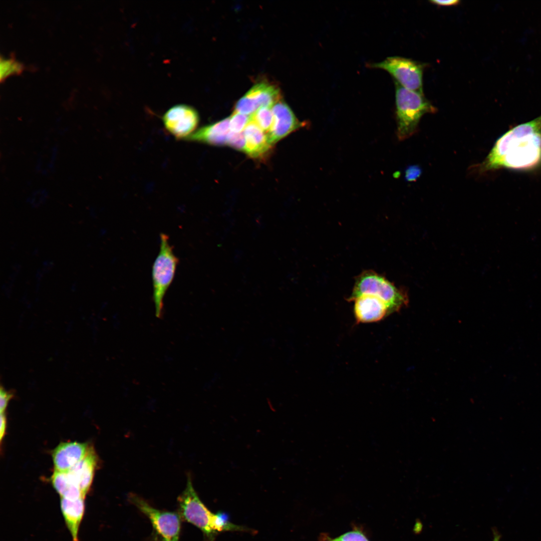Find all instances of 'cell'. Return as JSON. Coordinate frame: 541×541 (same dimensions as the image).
<instances>
[{
  "instance_id": "cell-1",
  "label": "cell",
  "mask_w": 541,
  "mask_h": 541,
  "mask_svg": "<svg viewBox=\"0 0 541 541\" xmlns=\"http://www.w3.org/2000/svg\"><path fill=\"white\" fill-rule=\"evenodd\" d=\"M541 164V115L510 129L495 142L480 165L481 172L529 170Z\"/></svg>"
},
{
  "instance_id": "cell-2",
  "label": "cell",
  "mask_w": 541,
  "mask_h": 541,
  "mask_svg": "<svg viewBox=\"0 0 541 541\" xmlns=\"http://www.w3.org/2000/svg\"><path fill=\"white\" fill-rule=\"evenodd\" d=\"M395 84L397 135L400 140L406 139L416 131L421 118L425 114L436 112V108L424 94Z\"/></svg>"
},
{
  "instance_id": "cell-3",
  "label": "cell",
  "mask_w": 541,
  "mask_h": 541,
  "mask_svg": "<svg viewBox=\"0 0 541 541\" xmlns=\"http://www.w3.org/2000/svg\"><path fill=\"white\" fill-rule=\"evenodd\" d=\"M363 295H371L380 298L386 304L388 315L398 312L407 305L408 297L384 277L372 270H367L358 276L355 281L349 301Z\"/></svg>"
},
{
  "instance_id": "cell-4",
  "label": "cell",
  "mask_w": 541,
  "mask_h": 541,
  "mask_svg": "<svg viewBox=\"0 0 541 541\" xmlns=\"http://www.w3.org/2000/svg\"><path fill=\"white\" fill-rule=\"evenodd\" d=\"M160 244L152 271L153 299L158 318L163 315L164 297L173 281L179 262L167 235L161 233Z\"/></svg>"
},
{
  "instance_id": "cell-5",
  "label": "cell",
  "mask_w": 541,
  "mask_h": 541,
  "mask_svg": "<svg viewBox=\"0 0 541 541\" xmlns=\"http://www.w3.org/2000/svg\"><path fill=\"white\" fill-rule=\"evenodd\" d=\"M177 501L181 518L200 529L207 541H215L217 534L214 527L215 513L211 512L201 501L194 489L189 474L185 488Z\"/></svg>"
},
{
  "instance_id": "cell-6",
  "label": "cell",
  "mask_w": 541,
  "mask_h": 541,
  "mask_svg": "<svg viewBox=\"0 0 541 541\" xmlns=\"http://www.w3.org/2000/svg\"><path fill=\"white\" fill-rule=\"evenodd\" d=\"M428 64L411 59L399 57H389L383 61L369 64L371 68L387 71L402 87L423 94V76Z\"/></svg>"
},
{
  "instance_id": "cell-7",
  "label": "cell",
  "mask_w": 541,
  "mask_h": 541,
  "mask_svg": "<svg viewBox=\"0 0 541 541\" xmlns=\"http://www.w3.org/2000/svg\"><path fill=\"white\" fill-rule=\"evenodd\" d=\"M128 500L148 518L159 541H179L181 521L179 514L154 508L134 493L128 495Z\"/></svg>"
},
{
  "instance_id": "cell-8",
  "label": "cell",
  "mask_w": 541,
  "mask_h": 541,
  "mask_svg": "<svg viewBox=\"0 0 541 541\" xmlns=\"http://www.w3.org/2000/svg\"><path fill=\"white\" fill-rule=\"evenodd\" d=\"M199 115L191 106L179 104L168 109L162 117L165 128L178 140H186L199 122Z\"/></svg>"
},
{
  "instance_id": "cell-9",
  "label": "cell",
  "mask_w": 541,
  "mask_h": 541,
  "mask_svg": "<svg viewBox=\"0 0 541 541\" xmlns=\"http://www.w3.org/2000/svg\"><path fill=\"white\" fill-rule=\"evenodd\" d=\"M273 123L267 134L268 140L273 145L292 132L308 125L300 122L285 102L279 101L272 107Z\"/></svg>"
},
{
  "instance_id": "cell-10",
  "label": "cell",
  "mask_w": 541,
  "mask_h": 541,
  "mask_svg": "<svg viewBox=\"0 0 541 541\" xmlns=\"http://www.w3.org/2000/svg\"><path fill=\"white\" fill-rule=\"evenodd\" d=\"M90 447L87 443H61L52 452L55 470L68 471L87 455Z\"/></svg>"
},
{
  "instance_id": "cell-11",
  "label": "cell",
  "mask_w": 541,
  "mask_h": 541,
  "mask_svg": "<svg viewBox=\"0 0 541 541\" xmlns=\"http://www.w3.org/2000/svg\"><path fill=\"white\" fill-rule=\"evenodd\" d=\"M353 301H354V316L357 323L377 322L389 315L386 304L375 296L363 295Z\"/></svg>"
},
{
  "instance_id": "cell-12",
  "label": "cell",
  "mask_w": 541,
  "mask_h": 541,
  "mask_svg": "<svg viewBox=\"0 0 541 541\" xmlns=\"http://www.w3.org/2000/svg\"><path fill=\"white\" fill-rule=\"evenodd\" d=\"M97 463V456L90 446L87 455L68 471L73 482L85 497L90 489Z\"/></svg>"
},
{
  "instance_id": "cell-13",
  "label": "cell",
  "mask_w": 541,
  "mask_h": 541,
  "mask_svg": "<svg viewBox=\"0 0 541 541\" xmlns=\"http://www.w3.org/2000/svg\"><path fill=\"white\" fill-rule=\"evenodd\" d=\"M229 122V117H227L214 123L201 127L186 140L211 145H226L230 132Z\"/></svg>"
},
{
  "instance_id": "cell-14",
  "label": "cell",
  "mask_w": 541,
  "mask_h": 541,
  "mask_svg": "<svg viewBox=\"0 0 541 541\" xmlns=\"http://www.w3.org/2000/svg\"><path fill=\"white\" fill-rule=\"evenodd\" d=\"M245 140L244 152L249 156L260 158L266 155L272 147L267 134L250 120L243 130Z\"/></svg>"
},
{
  "instance_id": "cell-15",
  "label": "cell",
  "mask_w": 541,
  "mask_h": 541,
  "mask_svg": "<svg viewBox=\"0 0 541 541\" xmlns=\"http://www.w3.org/2000/svg\"><path fill=\"white\" fill-rule=\"evenodd\" d=\"M84 498L69 499L61 497V508L72 541H79V529L85 510Z\"/></svg>"
},
{
  "instance_id": "cell-16",
  "label": "cell",
  "mask_w": 541,
  "mask_h": 541,
  "mask_svg": "<svg viewBox=\"0 0 541 541\" xmlns=\"http://www.w3.org/2000/svg\"><path fill=\"white\" fill-rule=\"evenodd\" d=\"M245 95L252 100L257 110L260 108H271L281 99L278 88L263 82L254 85Z\"/></svg>"
},
{
  "instance_id": "cell-17",
  "label": "cell",
  "mask_w": 541,
  "mask_h": 541,
  "mask_svg": "<svg viewBox=\"0 0 541 541\" xmlns=\"http://www.w3.org/2000/svg\"><path fill=\"white\" fill-rule=\"evenodd\" d=\"M51 481L53 487L61 497L72 500L85 498L79 487L72 481L68 471L55 470L51 477Z\"/></svg>"
},
{
  "instance_id": "cell-18",
  "label": "cell",
  "mask_w": 541,
  "mask_h": 541,
  "mask_svg": "<svg viewBox=\"0 0 541 541\" xmlns=\"http://www.w3.org/2000/svg\"><path fill=\"white\" fill-rule=\"evenodd\" d=\"M253 121L266 134L270 131L273 123V114L270 108H260L250 116Z\"/></svg>"
},
{
  "instance_id": "cell-19",
  "label": "cell",
  "mask_w": 541,
  "mask_h": 541,
  "mask_svg": "<svg viewBox=\"0 0 541 541\" xmlns=\"http://www.w3.org/2000/svg\"><path fill=\"white\" fill-rule=\"evenodd\" d=\"M23 69V66L19 63L12 59H3L0 61V78L3 80L9 76L20 73Z\"/></svg>"
},
{
  "instance_id": "cell-20",
  "label": "cell",
  "mask_w": 541,
  "mask_h": 541,
  "mask_svg": "<svg viewBox=\"0 0 541 541\" xmlns=\"http://www.w3.org/2000/svg\"><path fill=\"white\" fill-rule=\"evenodd\" d=\"M229 119L230 130L235 133L242 132L251 120L250 116L235 112Z\"/></svg>"
},
{
  "instance_id": "cell-21",
  "label": "cell",
  "mask_w": 541,
  "mask_h": 541,
  "mask_svg": "<svg viewBox=\"0 0 541 541\" xmlns=\"http://www.w3.org/2000/svg\"><path fill=\"white\" fill-rule=\"evenodd\" d=\"M256 110L257 109L252 100L245 95L236 102L234 107L235 112L248 116L252 115Z\"/></svg>"
},
{
  "instance_id": "cell-22",
  "label": "cell",
  "mask_w": 541,
  "mask_h": 541,
  "mask_svg": "<svg viewBox=\"0 0 541 541\" xmlns=\"http://www.w3.org/2000/svg\"><path fill=\"white\" fill-rule=\"evenodd\" d=\"M227 145L238 150L244 151L245 140L243 133L230 131L228 135Z\"/></svg>"
},
{
  "instance_id": "cell-23",
  "label": "cell",
  "mask_w": 541,
  "mask_h": 541,
  "mask_svg": "<svg viewBox=\"0 0 541 541\" xmlns=\"http://www.w3.org/2000/svg\"><path fill=\"white\" fill-rule=\"evenodd\" d=\"M14 396L12 391H7L3 386L0 388L1 413H5L9 401Z\"/></svg>"
},
{
  "instance_id": "cell-24",
  "label": "cell",
  "mask_w": 541,
  "mask_h": 541,
  "mask_svg": "<svg viewBox=\"0 0 541 541\" xmlns=\"http://www.w3.org/2000/svg\"><path fill=\"white\" fill-rule=\"evenodd\" d=\"M429 2L435 5L443 7L456 6L460 3L459 0H431Z\"/></svg>"
},
{
  "instance_id": "cell-25",
  "label": "cell",
  "mask_w": 541,
  "mask_h": 541,
  "mask_svg": "<svg viewBox=\"0 0 541 541\" xmlns=\"http://www.w3.org/2000/svg\"><path fill=\"white\" fill-rule=\"evenodd\" d=\"M420 169L417 167L412 166L408 168L406 173V177L409 181L416 179L420 174Z\"/></svg>"
},
{
  "instance_id": "cell-26",
  "label": "cell",
  "mask_w": 541,
  "mask_h": 541,
  "mask_svg": "<svg viewBox=\"0 0 541 541\" xmlns=\"http://www.w3.org/2000/svg\"><path fill=\"white\" fill-rule=\"evenodd\" d=\"M7 426V420L6 417L4 413H1V432H0V438L1 441H2L4 438Z\"/></svg>"
},
{
  "instance_id": "cell-27",
  "label": "cell",
  "mask_w": 541,
  "mask_h": 541,
  "mask_svg": "<svg viewBox=\"0 0 541 541\" xmlns=\"http://www.w3.org/2000/svg\"><path fill=\"white\" fill-rule=\"evenodd\" d=\"M500 534L496 531H494L493 532V541H500Z\"/></svg>"
},
{
  "instance_id": "cell-28",
  "label": "cell",
  "mask_w": 541,
  "mask_h": 541,
  "mask_svg": "<svg viewBox=\"0 0 541 541\" xmlns=\"http://www.w3.org/2000/svg\"><path fill=\"white\" fill-rule=\"evenodd\" d=\"M326 541H343V540H342L339 536L338 537H336V538H333V539H328Z\"/></svg>"
}]
</instances>
